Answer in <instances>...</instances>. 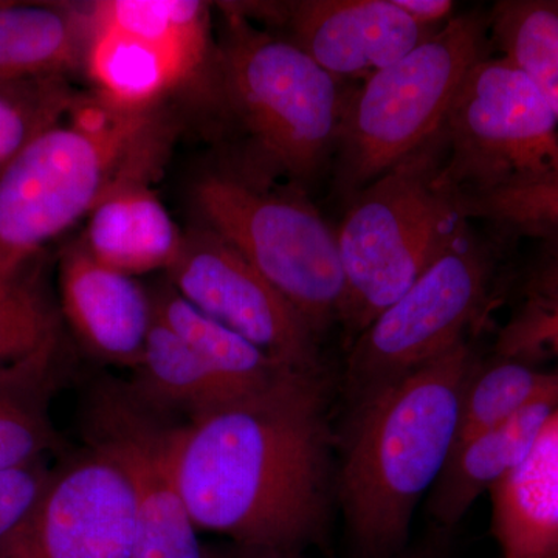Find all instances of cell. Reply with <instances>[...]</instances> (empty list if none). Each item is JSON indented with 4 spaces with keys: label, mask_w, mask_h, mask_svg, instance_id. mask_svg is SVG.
<instances>
[{
    "label": "cell",
    "mask_w": 558,
    "mask_h": 558,
    "mask_svg": "<svg viewBox=\"0 0 558 558\" xmlns=\"http://www.w3.org/2000/svg\"><path fill=\"white\" fill-rule=\"evenodd\" d=\"M336 450L325 374L289 373L174 432L175 472L196 527L292 557L328 529Z\"/></svg>",
    "instance_id": "obj_1"
},
{
    "label": "cell",
    "mask_w": 558,
    "mask_h": 558,
    "mask_svg": "<svg viewBox=\"0 0 558 558\" xmlns=\"http://www.w3.org/2000/svg\"><path fill=\"white\" fill-rule=\"evenodd\" d=\"M478 359L468 340L348 403L337 433L336 499L355 558L409 548L418 502L457 442L462 391Z\"/></svg>",
    "instance_id": "obj_2"
},
{
    "label": "cell",
    "mask_w": 558,
    "mask_h": 558,
    "mask_svg": "<svg viewBox=\"0 0 558 558\" xmlns=\"http://www.w3.org/2000/svg\"><path fill=\"white\" fill-rule=\"evenodd\" d=\"M444 131L348 197L336 230L348 348L465 233L461 191L446 172Z\"/></svg>",
    "instance_id": "obj_3"
},
{
    "label": "cell",
    "mask_w": 558,
    "mask_h": 558,
    "mask_svg": "<svg viewBox=\"0 0 558 558\" xmlns=\"http://www.w3.org/2000/svg\"><path fill=\"white\" fill-rule=\"evenodd\" d=\"M65 119V117H64ZM0 171V277L21 274L150 156V112L81 97Z\"/></svg>",
    "instance_id": "obj_4"
},
{
    "label": "cell",
    "mask_w": 558,
    "mask_h": 558,
    "mask_svg": "<svg viewBox=\"0 0 558 558\" xmlns=\"http://www.w3.org/2000/svg\"><path fill=\"white\" fill-rule=\"evenodd\" d=\"M490 44L488 17L469 11L351 92L336 150L337 185L344 196L442 130L462 81L488 57Z\"/></svg>",
    "instance_id": "obj_5"
},
{
    "label": "cell",
    "mask_w": 558,
    "mask_h": 558,
    "mask_svg": "<svg viewBox=\"0 0 558 558\" xmlns=\"http://www.w3.org/2000/svg\"><path fill=\"white\" fill-rule=\"evenodd\" d=\"M227 10L220 78L230 108L270 171L314 178L336 156L351 92L292 40Z\"/></svg>",
    "instance_id": "obj_6"
},
{
    "label": "cell",
    "mask_w": 558,
    "mask_h": 558,
    "mask_svg": "<svg viewBox=\"0 0 558 558\" xmlns=\"http://www.w3.org/2000/svg\"><path fill=\"white\" fill-rule=\"evenodd\" d=\"M196 204L207 229L247 259L318 337L340 323L347 284L336 230L314 205L227 175L202 180Z\"/></svg>",
    "instance_id": "obj_7"
},
{
    "label": "cell",
    "mask_w": 558,
    "mask_h": 558,
    "mask_svg": "<svg viewBox=\"0 0 558 558\" xmlns=\"http://www.w3.org/2000/svg\"><path fill=\"white\" fill-rule=\"evenodd\" d=\"M447 178L461 194L558 175V117L508 58H484L462 81L442 126Z\"/></svg>",
    "instance_id": "obj_8"
},
{
    "label": "cell",
    "mask_w": 558,
    "mask_h": 558,
    "mask_svg": "<svg viewBox=\"0 0 558 558\" xmlns=\"http://www.w3.org/2000/svg\"><path fill=\"white\" fill-rule=\"evenodd\" d=\"M492 275L490 253L468 231L348 348L347 402L468 340V330L486 307Z\"/></svg>",
    "instance_id": "obj_9"
},
{
    "label": "cell",
    "mask_w": 558,
    "mask_h": 558,
    "mask_svg": "<svg viewBox=\"0 0 558 558\" xmlns=\"http://www.w3.org/2000/svg\"><path fill=\"white\" fill-rule=\"evenodd\" d=\"M175 427L130 385L105 381L87 403V446L117 462L134 495L131 558H205L175 472Z\"/></svg>",
    "instance_id": "obj_10"
},
{
    "label": "cell",
    "mask_w": 558,
    "mask_h": 558,
    "mask_svg": "<svg viewBox=\"0 0 558 558\" xmlns=\"http://www.w3.org/2000/svg\"><path fill=\"white\" fill-rule=\"evenodd\" d=\"M172 289L194 307L300 373L323 374L319 337L292 304L211 230H193L171 264Z\"/></svg>",
    "instance_id": "obj_11"
},
{
    "label": "cell",
    "mask_w": 558,
    "mask_h": 558,
    "mask_svg": "<svg viewBox=\"0 0 558 558\" xmlns=\"http://www.w3.org/2000/svg\"><path fill=\"white\" fill-rule=\"evenodd\" d=\"M134 538L126 473L87 446L51 470L31 512L0 542V558H131Z\"/></svg>",
    "instance_id": "obj_12"
},
{
    "label": "cell",
    "mask_w": 558,
    "mask_h": 558,
    "mask_svg": "<svg viewBox=\"0 0 558 558\" xmlns=\"http://www.w3.org/2000/svg\"><path fill=\"white\" fill-rule=\"evenodd\" d=\"M290 40L336 78L368 80L439 28L422 27L395 0L290 2Z\"/></svg>",
    "instance_id": "obj_13"
},
{
    "label": "cell",
    "mask_w": 558,
    "mask_h": 558,
    "mask_svg": "<svg viewBox=\"0 0 558 558\" xmlns=\"http://www.w3.org/2000/svg\"><path fill=\"white\" fill-rule=\"evenodd\" d=\"M60 289L62 312L86 348L134 369L156 318L149 293L134 277L92 258L81 241L62 253Z\"/></svg>",
    "instance_id": "obj_14"
},
{
    "label": "cell",
    "mask_w": 558,
    "mask_h": 558,
    "mask_svg": "<svg viewBox=\"0 0 558 558\" xmlns=\"http://www.w3.org/2000/svg\"><path fill=\"white\" fill-rule=\"evenodd\" d=\"M557 409L558 399L542 400L457 444L429 492L428 512L436 526H457L484 492L519 468Z\"/></svg>",
    "instance_id": "obj_15"
},
{
    "label": "cell",
    "mask_w": 558,
    "mask_h": 558,
    "mask_svg": "<svg viewBox=\"0 0 558 558\" xmlns=\"http://www.w3.org/2000/svg\"><path fill=\"white\" fill-rule=\"evenodd\" d=\"M183 236L159 197L134 179L120 183L92 209L81 242L102 266L135 277L170 269Z\"/></svg>",
    "instance_id": "obj_16"
},
{
    "label": "cell",
    "mask_w": 558,
    "mask_h": 558,
    "mask_svg": "<svg viewBox=\"0 0 558 558\" xmlns=\"http://www.w3.org/2000/svg\"><path fill=\"white\" fill-rule=\"evenodd\" d=\"M492 497L502 558H558V409Z\"/></svg>",
    "instance_id": "obj_17"
},
{
    "label": "cell",
    "mask_w": 558,
    "mask_h": 558,
    "mask_svg": "<svg viewBox=\"0 0 558 558\" xmlns=\"http://www.w3.org/2000/svg\"><path fill=\"white\" fill-rule=\"evenodd\" d=\"M83 62L94 83L95 97L128 113L150 112L165 95L197 73L148 40L87 20Z\"/></svg>",
    "instance_id": "obj_18"
},
{
    "label": "cell",
    "mask_w": 558,
    "mask_h": 558,
    "mask_svg": "<svg viewBox=\"0 0 558 558\" xmlns=\"http://www.w3.org/2000/svg\"><path fill=\"white\" fill-rule=\"evenodd\" d=\"M134 369L132 392L161 414L182 411L190 418L196 417L250 396L216 373L157 318Z\"/></svg>",
    "instance_id": "obj_19"
},
{
    "label": "cell",
    "mask_w": 558,
    "mask_h": 558,
    "mask_svg": "<svg viewBox=\"0 0 558 558\" xmlns=\"http://www.w3.org/2000/svg\"><path fill=\"white\" fill-rule=\"evenodd\" d=\"M86 17L72 7L0 5V81L65 75L83 62Z\"/></svg>",
    "instance_id": "obj_20"
},
{
    "label": "cell",
    "mask_w": 558,
    "mask_h": 558,
    "mask_svg": "<svg viewBox=\"0 0 558 558\" xmlns=\"http://www.w3.org/2000/svg\"><path fill=\"white\" fill-rule=\"evenodd\" d=\"M58 337L57 311L35 279L25 270L0 277V384L43 387Z\"/></svg>",
    "instance_id": "obj_21"
},
{
    "label": "cell",
    "mask_w": 558,
    "mask_h": 558,
    "mask_svg": "<svg viewBox=\"0 0 558 558\" xmlns=\"http://www.w3.org/2000/svg\"><path fill=\"white\" fill-rule=\"evenodd\" d=\"M150 299L156 318L245 395L269 388L289 373H300L271 359L218 319L208 317L172 286L160 289Z\"/></svg>",
    "instance_id": "obj_22"
},
{
    "label": "cell",
    "mask_w": 558,
    "mask_h": 558,
    "mask_svg": "<svg viewBox=\"0 0 558 558\" xmlns=\"http://www.w3.org/2000/svg\"><path fill=\"white\" fill-rule=\"evenodd\" d=\"M86 20L148 40L196 72L208 54V5L197 0H105L89 7Z\"/></svg>",
    "instance_id": "obj_23"
},
{
    "label": "cell",
    "mask_w": 558,
    "mask_h": 558,
    "mask_svg": "<svg viewBox=\"0 0 558 558\" xmlns=\"http://www.w3.org/2000/svg\"><path fill=\"white\" fill-rule=\"evenodd\" d=\"M487 17L501 57L526 73L558 117V0H501Z\"/></svg>",
    "instance_id": "obj_24"
},
{
    "label": "cell",
    "mask_w": 558,
    "mask_h": 558,
    "mask_svg": "<svg viewBox=\"0 0 558 558\" xmlns=\"http://www.w3.org/2000/svg\"><path fill=\"white\" fill-rule=\"evenodd\" d=\"M546 399H558V374L531 368L521 360L476 363L462 391L454 446Z\"/></svg>",
    "instance_id": "obj_25"
},
{
    "label": "cell",
    "mask_w": 558,
    "mask_h": 558,
    "mask_svg": "<svg viewBox=\"0 0 558 558\" xmlns=\"http://www.w3.org/2000/svg\"><path fill=\"white\" fill-rule=\"evenodd\" d=\"M80 97L64 75L0 81V171L60 123Z\"/></svg>",
    "instance_id": "obj_26"
},
{
    "label": "cell",
    "mask_w": 558,
    "mask_h": 558,
    "mask_svg": "<svg viewBox=\"0 0 558 558\" xmlns=\"http://www.w3.org/2000/svg\"><path fill=\"white\" fill-rule=\"evenodd\" d=\"M461 205L468 220H484L506 233L558 245V175L486 193L462 194Z\"/></svg>",
    "instance_id": "obj_27"
},
{
    "label": "cell",
    "mask_w": 558,
    "mask_h": 558,
    "mask_svg": "<svg viewBox=\"0 0 558 558\" xmlns=\"http://www.w3.org/2000/svg\"><path fill=\"white\" fill-rule=\"evenodd\" d=\"M39 391L0 384V472L40 461L57 447Z\"/></svg>",
    "instance_id": "obj_28"
},
{
    "label": "cell",
    "mask_w": 558,
    "mask_h": 558,
    "mask_svg": "<svg viewBox=\"0 0 558 558\" xmlns=\"http://www.w3.org/2000/svg\"><path fill=\"white\" fill-rule=\"evenodd\" d=\"M558 337V290L531 293L498 337L501 359L531 360L542 354L550 340Z\"/></svg>",
    "instance_id": "obj_29"
},
{
    "label": "cell",
    "mask_w": 558,
    "mask_h": 558,
    "mask_svg": "<svg viewBox=\"0 0 558 558\" xmlns=\"http://www.w3.org/2000/svg\"><path fill=\"white\" fill-rule=\"evenodd\" d=\"M50 473L44 459L0 472V542L9 537L31 512Z\"/></svg>",
    "instance_id": "obj_30"
},
{
    "label": "cell",
    "mask_w": 558,
    "mask_h": 558,
    "mask_svg": "<svg viewBox=\"0 0 558 558\" xmlns=\"http://www.w3.org/2000/svg\"><path fill=\"white\" fill-rule=\"evenodd\" d=\"M395 3L418 25L433 31L447 24L457 9L451 0H395Z\"/></svg>",
    "instance_id": "obj_31"
},
{
    "label": "cell",
    "mask_w": 558,
    "mask_h": 558,
    "mask_svg": "<svg viewBox=\"0 0 558 558\" xmlns=\"http://www.w3.org/2000/svg\"><path fill=\"white\" fill-rule=\"evenodd\" d=\"M529 290L531 293L558 290V245H554V248L539 263L529 281Z\"/></svg>",
    "instance_id": "obj_32"
},
{
    "label": "cell",
    "mask_w": 558,
    "mask_h": 558,
    "mask_svg": "<svg viewBox=\"0 0 558 558\" xmlns=\"http://www.w3.org/2000/svg\"><path fill=\"white\" fill-rule=\"evenodd\" d=\"M205 558H296L292 556H284V554L269 553V550H259L252 548H244V546L230 545L223 548L205 549Z\"/></svg>",
    "instance_id": "obj_33"
},
{
    "label": "cell",
    "mask_w": 558,
    "mask_h": 558,
    "mask_svg": "<svg viewBox=\"0 0 558 558\" xmlns=\"http://www.w3.org/2000/svg\"><path fill=\"white\" fill-rule=\"evenodd\" d=\"M395 558H446L435 545L416 546V548H407Z\"/></svg>",
    "instance_id": "obj_34"
},
{
    "label": "cell",
    "mask_w": 558,
    "mask_h": 558,
    "mask_svg": "<svg viewBox=\"0 0 558 558\" xmlns=\"http://www.w3.org/2000/svg\"><path fill=\"white\" fill-rule=\"evenodd\" d=\"M550 351L553 354H556L558 357V337L556 339L550 340L548 344H546L545 349L542 352Z\"/></svg>",
    "instance_id": "obj_35"
}]
</instances>
